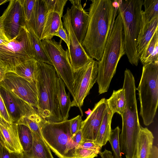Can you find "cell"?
<instances>
[{
    "instance_id": "cell-43",
    "label": "cell",
    "mask_w": 158,
    "mask_h": 158,
    "mask_svg": "<svg viewBox=\"0 0 158 158\" xmlns=\"http://www.w3.org/2000/svg\"><path fill=\"white\" fill-rule=\"evenodd\" d=\"M9 42L5 35H0V44H6Z\"/></svg>"
},
{
    "instance_id": "cell-35",
    "label": "cell",
    "mask_w": 158,
    "mask_h": 158,
    "mask_svg": "<svg viewBox=\"0 0 158 158\" xmlns=\"http://www.w3.org/2000/svg\"><path fill=\"white\" fill-rule=\"evenodd\" d=\"M26 23L30 21L33 12L36 0H21Z\"/></svg>"
},
{
    "instance_id": "cell-3",
    "label": "cell",
    "mask_w": 158,
    "mask_h": 158,
    "mask_svg": "<svg viewBox=\"0 0 158 158\" xmlns=\"http://www.w3.org/2000/svg\"><path fill=\"white\" fill-rule=\"evenodd\" d=\"M58 76L52 65L37 61L35 80L39 114L47 121H63L57 99Z\"/></svg>"
},
{
    "instance_id": "cell-6",
    "label": "cell",
    "mask_w": 158,
    "mask_h": 158,
    "mask_svg": "<svg viewBox=\"0 0 158 158\" xmlns=\"http://www.w3.org/2000/svg\"><path fill=\"white\" fill-rule=\"evenodd\" d=\"M136 89L140 103L139 114L144 124L149 125L153 122L158 104V61L143 65Z\"/></svg>"
},
{
    "instance_id": "cell-28",
    "label": "cell",
    "mask_w": 158,
    "mask_h": 158,
    "mask_svg": "<svg viewBox=\"0 0 158 158\" xmlns=\"http://www.w3.org/2000/svg\"><path fill=\"white\" fill-rule=\"evenodd\" d=\"M139 59L143 65L158 61V30L155 32Z\"/></svg>"
},
{
    "instance_id": "cell-23",
    "label": "cell",
    "mask_w": 158,
    "mask_h": 158,
    "mask_svg": "<svg viewBox=\"0 0 158 158\" xmlns=\"http://www.w3.org/2000/svg\"><path fill=\"white\" fill-rule=\"evenodd\" d=\"M102 148L95 140H84L76 149L75 158H94L99 154Z\"/></svg>"
},
{
    "instance_id": "cell-42",
    "label": "cell",
    "mask_w": 158,
    "mask_h": 158,
    "mask_svg": "<svg viewBox=\"0 0 158 158\" xmlns=\"http://www.w3.org/2000/svg\"><path fill=\"white\" fill-rule=\"evenodd\" d=\"M149 158H158V148L155 145H153Z\"/></svg>"
},
{
    "instance_id": "cell-2",
    "label": "cell",
    "mask_w": 158,
    "mask_h": 158,
    "mask_svg": "<svg viewBox=\"0 0 158 158\" xmlns=\"http://www.w3.org/2000/svg\"><path fill=\"white\" fill-rule=\"evenodd\" d=\"M123 88L124 89L126 104L121 116L122 127L119 135L120 152L128 157L136 155L137 142L141 126L139 123L136 98V87L134 77L126 69Z\"/></svg>"
},
{
    "instance_id": "cell-31",
    "label": "cell",
    "mask_w": 158,
    "mask_h": 158,
    "mask_svg": "<svg viewBox=\"0 0 158 158\" xmlns=\"http://www.w3.org/2000/svg\"><path fill=\"white\" fill-rule=\"evenodd\" d=\"M47 121L39 113L28 117L20 118L16 123L28 127L34 133L43 139L41 128Z\"/></svg>"
},
{
    "instance_id": "cell-29",
    "label": "cell",
    "mask_w": 158,
    "mask_h": 158,
    "mask_svg": "<svg viewBox=\"0 0 158 158\" xmlns=\"http://www.w3.org/2000/svg\"><path fill=\"white\" fill-rule=\"evenodd\" d=\"M37 63L34 59L27 60L16 66L13 72L29 81L35 82Z\"/></svg>"
},
{
    "instance_id": "cell-39",
    "label": "cell",
    "mask_w": 158,
    "mask_h": 158,
    "mask_svg": "<svg viewBox=\"0 0 158 158\" xmlns=\"http://www.w3.org/2000/svg\"><path fill=\"white\" fill-rule=\"evenodd\" d=\"M56 36L60 37L61 40L64 41L67 44L69 50V44L68 36L64 28L63 27L62 22L60 25Z\"/></svg>"
},
{
    "instance_id": "cell-26",
    "label": "cell",
    "mask_w": 158,
    "mask_h": 158,
    "mask_svg": "<svg viewBox=\"0 0 158 158\" xmlns=\"http://www.w3.org/2000/svg\"><path fill=\"white\" fill-rule=\"evenodd\" d=\"M114 114L107 105V107L95 139L97 142L102 147L105 145L108 141L112 130L111 125Z\"/></svg>"
},
{
    "instance_id": "cell-12",
    "label": "cell",
    "mask_w": 158,
    "mask_h": 158,
    "mask_svg": "<svg viewBox=\"0 0 158 158\" xmlns=\"http://www.w3.org/2000/svg\"><path fill=\"white\" fill-rule=\"evenodd\" d=\"M8 6L0 17V24L9 41L16 38L26 22L21 0H10Z\"/></svg>"
},
{
    "instance_id": "cell-10",
    "label": "cell",
    "mask_w": 158,
    "mask_h": 158,
    "mask_svg": "<svg viewBox=\"0 0 158 158\" xmlns=\"http://www.w3.org/2000/svg\"><path fill=\"white\" fill-rule=\"evenodd\" d=\"M98 61L92 60L85 65L74 71L73 86V99L71 107H78L83 115L81 109L84 101L97 81Z\"/></svg>"
},
{
    "instance_id": "cell-32",
    "label": "cell",
    "mask_w": 158,
    "mask_h": 158,
    "mask_svg": "<svg viewBox=\"0 0 158 158\" xmlns=\"http://www.w3.org/2000/svg\"><path fill=\"white\" fill-rule=\"evenodd\" d=\"M19 139L23 152H28L31 149L33 144V136L30 129L26 125L17 124Z\"/></svg>"
},
{
    "instance_id": "cell-20",
    "label": "cell",
    "mask_w": 158,
    "mask_h": 158,
    "mask_svg": "<svg viewBox=\"0 0 158 158\" xmlns=\"http://www.w3.org/2000/svg\"><path fill=\"white\" fill-rule=\"evenodd\" d=\"M157 30L158 17L155 18L139 30L137 42L139 58L145 50L155 32Z\"/></svg>"
},
{
    "instance_id": "cell-30",
    "label": "cell",
    "mask_w": 158,
    "mask_h": 158,
    "mask_svg": "<svg viewBox=\"0 0 158 158\" xmlns=\"http://www.w3.org/2000/svg\"><path fill=\"white\" fill-rule=\"evenodd\" d=\"M144 10H142L139 30L158 17V0H143Z\"/></svg>"
},
{
    "instance_id": "cell-4",
    "label": "cell",
    "mask_w": 158,
    "mask_h": 158,
    "mask_svg": "<svg viewBox=\"0 0 158 158\" xmlns=\"http://www.w3.org/2000/svg\"><path fill=\"white\" fill-rule=\"evenodd\" d=\"M125 54L123 24L120 14L118 11L112 23L102 57L98 61L97 82L99 94L108 91L118 62Z\"/></svg>"
},
{
    "instance_id": "cell-22",
    "label": "cell",
    "mask_w": 158,
    "mask_h": 158,
    "mask_svg": "<svg viewBox=\"0 0 158 158\" xmlns=\"http://www.w3.org/2000/svg\"><path fill=\"white\" fill-rule=\"evenodd\" d=\"M62 22L61 17L58 14L52 12H46L41 40H52L56 36Z\"/></svg>"
},
{
    "instance_id": "cell-33",
    "label": "cell",
    "mask_w": 158,
    "mask_h": 158,
    "mask_svg": "<svg viewBox=\"0 0 158 158\" xmlns=\"http://www.w3.org/2000/svg\"><path fill=\"white\" fill-rule=\"evenodd\" d=\"M121 130L118 126L111 130L108 141L109 142L113 152L114 158H122L120 152L119 136Z\"/></svg>"
},
{
    "instance_id": "cell-40",
    "label": "cell",
    "mask_w": 158,
    "mask_h": 158,
    "mask_svg": "<svg viewBox=\"0 0 158 158\" xmlns=\"http://www.w3.org/2000/svg\"><path fill=\"white\" fill-rule=\"evenodd\" d=\"M73 141L77 144L81 143L82 140V134L81 130H79L72 138Z\"/></svg>"
},
{
    "instance_id": "cell-14",
    "label": "cell",
    "mask_w": 158,
    "mask_h": 158,
    "mask_svg": "<svg viewBox=\"0 0 158 158\" xmlns=\"http://www.w3.org/2000/svg\"><path fill=\"white\" fill-rule=\"evenodd\" d=\"M0 93L13 123L38 113L35 108L1 86Z\"/></svg>"
},
{
    "instance_id": "cell-19",
    "label": "cell",
    "mask_w": 158,
    "mask_h": 158,
    "mask_svg": "<svg viewBox=\"0 0 158 158\" xmlns=\"http://www.w3.org/2000/svg\"><path fill=\"white\" fill-rule=\"evenodd\" d=\"M154 137L147 128L141 126L137 142L136 158H149L153 147Z\"/></svg>"
},
{
    "instance_id": "cell-37",
    "label": "cell",
    "mask_w": 158,
    "mask_h": 158,
    "mask_svg": "<svg viewBox=\"0 0 158 158\" xmlns=\"http://www.w3.org/2000/svg\"><path fill=\"white\" fill-rule=\"evenodd\" d=\"M0 122L9 123H13L0 93Z\"/></svg>"
},
{
    "instance_id": "cell-24",
    "label": "cell",
    "mask_w": 158,
    "mask_h": 158,
    "mask_svg": "<svg viewBox=\"0 0 158 158\" xmlns=\"http://www.w3.org/2000/svg\"><path fill=\"white\" fill-rule=\"evenodd\" d=\"M65 84L58 76L57 79V99L63 121L68 120L71 107L69 93L67 94Z\"/></svg>"
},
{
    "instance_id": "cell-8",
    "label": "cell",
    "mask_w": 158,
    "mask_h": 158,
    "mask_svg": "<svg viewBox=\"0 0 158 158\" xmlns=\"http://www.w3.org/2000/svg\"><path fill=\"white\" fill-rule=\"evenodd\" d=\"M34 57L26 26L13 40L7 44H0V68L6 73L14 72L18 65Z\"/></svg>"
},
{
    "instance_id": "cell-5",
    "label": "cell",
    "mask_w": 158,
    "mask_h": 158,
    "mask_svg": "<svg viewBox=\"0 0 158 158\" xmlns=\"http://www.w3.org/2000/svg\"><path fill=\"white\" fill-rule=\"evenodd\" d=\"M117 11L123 26L125 53L129 62L137 66L139 60L137 42L140 23L143 0H116Z\"/></svg>"
},
{
    "instance_id": "cell-38",
    "label": "cell",
    "mask_w": 158,
    "mask_h": 158,
    "mask_svg": "<svg viewBox=\"0 0 158 158\" xmlns=\"http://www.w3.org/2000/svg\"><path fill=\"white\" fill-rule=\"evenodd\" d=\"M22 153L10 152L0 144V158H22Z\"/></svg>"
},
{
    "instance_id": "cell-45",
    "label": "cell",
    "mask_w": 158,
    "mask_h": 158,
    "mask_svg": "<svg viewBox=\"0 0 158 158\" xmlns=\"http://www.w3.org/2000/svg\"><path fill=\"white\" fill-rule=\"evenodd\" d=\"M0 35H5L0 24Z\"/></svg>"
},
{
    "instance_id": "cell-18",
    "label": "cell",
    "mask_w": 158,
    "mask_h": 158,
    "mask_svg": "<svg viewBox=\"0 0 158 158\" xmlns=\"http://www.w3.org/2000/svg\"><path fill=\"white\" fill-rule=\"evenodd\" d=\"M46 11L43 0H36L33 12L26 24L30 27L41 40L45 23Z\"/></svg>"
},
{
    "instance_id": "cell-17",
    "label": "cell",
    "mask_w": 158,
    "mask_h": 158,
    "mask_svg": "<svg viewBox=\"0 0 158 158\" xmlns=\"http://www.w3.org/2000/svg\"><path fill=\"white\" fill-rule=\"evenodd\" d=\"M0 143L10 152H23L16 123L0 122Z\"/></svg>"
},
{
    "instance_id": "cell-41",
    "label": "cell",
    "mask_w": 158,
    "mask_h": 158,
    "mask_svg": "<svg viewBox=\"0 0 158 158\" xmlns=\"http://www.w3.org/2000/svg\"><path fill=\"white\" fill-rule=\"evenodd\" d=\"M99 155L101 158H114L112 152L106 149L104 151L101 152Z\"/></svg>"
},
{
    "instance_id": "cell-36",
    "label": "cell",
    "mask_w": 158,
    "mask_h": 158,
    "mask_svg": "<svg viewBox=\"0 0 158 158\" xmlns=\"http://www.w3.org/2000/svg\"><path fill=\"white\" fill-rule=\"evenodd\" d=\"M82 121V116L80 115L70 119V128L72 138L81 129Z\"/></svg>"
},
{
    "instance_id": "cell-44",
    "label": "cell",
    "mask_w": 158,
    "mask_h": 158,
    "mask_svg": "<svg viewBox=\"0 0 158 158\" xmlns=\"http://www.w3.org/2000/svg\"><path fill=\"white\" fill-rule=\"evenodd\" d=\"M6 73L0 68V84L3 80Z\"/></svg>"
},
{
    "instance_id": "cell-7",
    "label": "cell",
    "mask_w": 158,
    "mask_h": 158,
    "mask_svg": "<svg viewBox=\"0 0 158 158\" xmlns=\"http://www.w3.org/2000/svg\"><path fill=\"white\" fill-rule=\"evenodd\" d=\"M70 119L60 122L46 121L41 128L43 139L59 158H75L78 144L72 140Z\"/></svg>"
},
{
    "instance_id": "cell-34",
    "label": "cell",
    "mask_w": 158,
    "mask_h": 158,
    "mask_svg": "<svg viewBox=\"0 0 158 158\" xmlns=\"http://www.w3.org/2000/svg\"><path fill=\"white\" fill-rule=\"evenodd\" d=\"M46 12H52L58 14L63 17L64 9L67 0H43Z\"/></svg>"
},
{
    "instance_id": "cell-15",
    "label": "cell",
    "mask_w": 158,
    "mask_h": 158,
    "mask_svg": "<svg viewBox=\"0 0 158 158\" xmlns=\"http://www.w3.org/2000/svg\"><path fill=\"white\" fill-rule=\"evenodd\" d=\"M107 107L106 99L96 103L90 113L83 121L81 128L82 140H95Z\"/></svg>"
},
{
    "instance_id": "cell-13",
    "label": "cell",
    "mask_w": 158,
    "mask_h": 158,
    "mask_svg": "<svg viewBox=\"0 0 158 158\" xmlns=\"http://www.w3.org/2000/svg\"><path fill=\"white\" fill-rule=\"evenodd\" d=\"M69 9L67 8L65 14L62 17L63 24L67 34L69 42V52L70 62L73 71H75L93 59L86 53L74 32L70 21Z\"/></svg>"
},
{
    "instance_id": "cell-9",
    "label": "cell",
    "mask_w": 158,
    "mask_h": 158,
    "mask_svg": "<svg viewBox=\"0 0 158 158\" xmlns=\"http://www.w3.org/2000/svg\"><path fill=\"white\" fill-rule=\"evenodd\" d=\"M62 40L57 42L54 39L42 40L44 47L59 77L73 97V69L71 64L69 50L61 45Z\"/></svg>"
},
{
    "instance_id": "cell-27",
    "label": "cell",
    "mask_w": 158,
    "mask_h": 158,
    "mask_svg": "<svg viewBox=\"0 0 158 158\" xmlns=\"http://www.w3.org/2000/svg\"><path fill=\"white\" fill-rule=\"evenodd\" d=\"M107 107L113 114L117 113L121 116L123 115L126 104V97L124 89L121 88L114 90L111 96L106 99Z\"/></svg>"
},
{
    "instance_id": "cell-46",
    "label": "cell",
    "mask_w": 158,
    "mask_h": 158,
    "mask_svg": "<svg viewBox=\"0 0 158 158\" xmlns=\"http://www.w3.org/2000/svg\"><path fill=\"white\" fill-rule=\"evenodd\" d=\"M8 1H10V0H0V5L3 4V3L7 2Z\"/></svg>"
},
{
    "instance_id": "cell-11",
    "label": "cell",
    "mask_w": 158,
    "mask_h": 158,
    "mask_svg": "<svg viewBox=\"0 0 158 158\" xmlns=\"http://www.w3.org/2000/svg\"><path fill=\"white\" fill-rule=\"evenodd\" d=\"M0 86L36 109L38 98L35 82H31L13 72L7 73Z\"/></svg>"
},
{
    "instance_id": "cell-16",
    "label": "cell",
    "mask_w": 158,
    "mask_h": 158,
    "mask_svg": "<svg viewBox=\"0 0 158 158\" xmlns=\"http://www.w3.org/2000/svg\"><path fill=\"white\" fill-rule=\"evenodd\" d=\"M69 1L72 5L69 9L71 26L78 41L81 44L87 30L88 13L82 7L81 0H70Z\"/></svg>"
},
{
    "instance_id": "cell-21",
    "label": "cell",
    "mask_w": 158,
    "mask_h": 158,
    "mask_svg": "<svg viewBox=\"0 0 158 158\" xmlns=\"http://www.w3.org/2000/svg\"><path fill=\"white\" fill-rule=\"evenodd\" d=\"M32 132L33 136L32 148L28 152H23L22 158H54L50 148L43 139Z\"/></svg>"
},
{
    "instance_id": "cell-1",
    "label": "cell",
    "mask_w": 158,
    "mask_h": 158,
    "mask_svg": "<svg viewBox=\"0 0 158 158\" xmlns=\"http://www.w3.org/2000/svg\"><path fill=\"white\" fill-rule=\"evenodd\" d=\"M89 9L88 24L81 46L88 55L99 61L101 59L113 22L114 1L92 0Z\"/></svg>"
},
{
    "instance_id": "cell-25",
    "label": "cell",
    "mask_w": 158,
    "mask_h": 158,
    "mask_svg": "<svg viewBox=\"0 0 158 158\" xmlns=\"http://www.w3.org/2000/svg\"><path fill=\"white\" fill-rule=\"evenodd\" d=\"M30 35L31 43L34 54V59L52 65L44 47L42 41L36 35L33 29L26 24Z\"/></svg>"
}]
</instances>
